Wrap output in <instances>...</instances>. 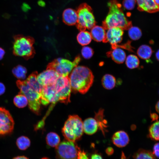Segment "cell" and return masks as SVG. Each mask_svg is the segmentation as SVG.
<instances>
[{
    "mask_svg": "<svg viewBox=\"0 0 159 159\" xmlns=\"http://www.w3.org/2000/svg\"><path fill=\"white\" fill-rule=\"evenodd\" d=\"M80 59L79 56L76 57L73 61L59 58L49 64L47 67L53 69L59 76H68L73 69L77 66Z\"/></svg>",
    "mask_w": 159,
    "mask_h": 159,
    "instance_id": "cell-7",
    "label": "cell"
},
{
    "mask_svg": "<svg viewBox=\"0 0 159 159\" xmlns=\"http://www.w3.org/2000/svg\"><path fill=\"white\" fill-rule=\"evenodd\" d=\"M107 6L109 11L102 24L105 29L119 27L123 30H128L132 26L131 21L127 18L121 5L117 0H110Z\"/></svg>",
    "mask_w": 159,
    "mask_h": 159,
    "instance_id": "cell-1",
    "label": "cell"
},
{
    "mask_svg": "<svg viewBox=\"0 0 159 159\" xmlns=\"http://www.w3.org/2000/svg\"><path fill=\"white\" fill-rule=\"evenodd\" d=\"M46 141L47 145L52 147H56L60 143V138L56 133L51 132L47 135Z\"/></svg>",
    "mask_w": 159,
    "mask_h": 159,
    "instance_id": "cell-24",
    "label": "cell"
},
{
    "mask_svg": "<svg viewBox=\"0 0 159 159\" xmlns=\"http://www.w3.org/2000/svg\"><path fill=\"white\" fill-rule=\"evenodd\" d=\"M136 3V0H123L122 4L126 9L130 10L134 8Z\"/></svg>",
    "mask_w": 159,
    "mask_h": 159,
    "instance_id": "cell-32",
    "label": "cell"
},
{
    "mask_svg": "<svg viewBox=\"0 0 159 159\" xmlns=\"http://www.w3.org/2000/svg\"><path fill=\"white\" fill-rule=\"evenodd\" d=\"M78 159H89L86 153L84 151L81 150L79 153Z\"/></svg>",
    "mask_w": 159,
    "mask_h": 159,
    "instance_id": "cell-36",
    "label": "cell"
},
{
    "mask_svg": "<svg viewBox=\"0 0 159 159\" xmlns=\"http://www.w3.org/2000/svg\"><path fill=\"white\" fill-rule=\"evenodd\" d=\"M83 127L84 132L89 135L95 133L98 128L97 121L95 118L92 117L87 118L84 121Z\"/></svg>",
    "mask_w": 159,
    "mask_h": 159,
    "instance_id": "cell-16",
    "label": "cell"
},
{
    "mask_svg": "<svg viewBox=\"0 0 159 159\" xmlns=\"http://www.w3.org/2000/svg\"><path fill=\"white\" fill-rule=\"evenodd\" d=\"M128 36L132 40H138L142 36L141 31L138 27L132 26L128 29Z\"/></svg>",
    "mask_w": 159,
    "mask_h": 159,
    "instance_id": "cell-30",
    "label": "cell"
},
{
    "mask_svg": "<svg viewBox=\"0 0 159 159\" xmlns=\"http://www.w3.org/2000/svg\"><path fill=\"white\" fill-rule=\"evenodd\" d=\"M41 159H49L47 157H44V158H42Z\"/></svg>",
    "mask_w": 159,
    "mask_h": 159,
    "instance_id": "cell-48",
    "label": "cell"
},
{
    "mask_svg": "<svg viewBox=\"0 0 159 159\" xmlns=\"http://www.w3.org/2000/svg\"><path fill=\"white\" fill-rule=\"evenodd\" d=\"M68 78L72 90L84 94L92 85L94 77L88 67L77 66L72 71Z\"/></svg>",
    "mask_w": 159,
    "mask_h": 159,
    "instance_id": "cell-2",
    "label": "cell"
},
{
    "mask_svg": "<svg viewBox=\"0 0 159 159\" xmlns=\"http://www.w3.org/2000/svg\"><path fill=\"white\" fill-rule=\"evenodd\" d=\"M152 53L151 47L146 44L141 45L137 51V54L139 57L147 61L150 58Z\"/></svg>",
    "mask_w": 159,
    "mask_h": 159,
    "instance_id": "cell-20",
    "label": "cell"
},
{
    "mask_svg": "<svg viewBox=\"0 0 159 159\" xmlns=\"http://www.w3.org/2000/svg\"><path fill=\"white\" fill-rule=\"evenodd\" d=\"M16 83L20 90L19 93L24 95L27 98L29 109L36 114H39L41 104V93L29 86L26 80H19Z\"/></svg>",
    "mask_w": 159,
    "mask_h": 159,
    "instance_id": "cell-5",
    "label": "cell"
},
{
    "mask_svg": "<svg viewBox=\"0 0 159 159\" xmlns=\"http://www.w3.org/2000/svg\"><path fill=\"white\" fill-rule=\"evenodd\" d=\"M16 143L18 148L21 150H24L28 148L30 145L31 141L27 137L22 136L16 140Z\"/></svg>",
    "mask_w": 159,
    "mask_h": 159,
    "instance_id": "cell-26",
    "label": "cell"
},
{
    "mask_svg": "<svg viewBox=\"0 0 159 159\" xmlns=\"http://www.w3.org/2000/svg\"><path fill=\"white\" fill-rule=\"evenodd\" d=\"M138 9L140 11H145L150 13L157 12L159 6L157 5L153 0H136Z\"/></svg>",
    "mask_w": 159,
    "mask_h": 159,
    "instance_id": "cell-13",
    "label": "cell"
},
{
    "mask_svg": "<svg viewBox=\"0 0 159 159\" xmlns=\"http://www.w3.org/2000/svg\"><path fill=\"white\" fill-rule=\"evenodd\" d=\"M83 132L82 121L77 115H69L62 129L65 138L67 140L73 142L80 138Z\"/></svg>",
    "mask_w": 159,
    "mask_h": 159,
    "instance_id": "cell-3",
    "label": "cell"
},
{
    "mask_svg": "<svg viewBox=\"0 0 159 159\" xmlns=\"http://www.w3.org/2000/svg\"><path fill=\"white\" fill-rule=\"evenodd\" d=\"M155 4L159 6V0H153Z\"/></svg>",
    "mask_w": 159,
    "mask_h": 159,
    "instance_id": "cell-47",
    "label": "cell"
},
{
    "mask_svg": "<svg viewBox=\"0 0 159 159\" xmlns=\"http://www.w3.org/2000/svg\"><path fill=\"white\" fill-rule=\"evenodd\" d=\"M34 39L29 36L17 35L14 37L13 53L16 56L25 59L32 58L34 55Z\"/></svg>",
    "mask_w": 159,
    "mask_h": 159,
    "instance_id": "cell-4",
    "label": "cell"
},
{
    "mask_svg": "<svg viewBox=\"0 0 159 159\" xmlns=\"http://www.w3.org/2000/svg\"><path fill=\"white\" fill-rule=\"evenodd\" d=\"M106 151H107V153H109L110 154V153H111L110 152H112V151H113L112 149V148L110 147L109 148L107 149Z\"/></svg>",
    "mask_w": 159,
    "mask_h": 159,
    "instance_id": "cell-45",
    "label": "cell"
},
{
    "mask_svg": "<svg viewBox=\"0 0 159 159\" xmlns=\"http://www.w3.org/2000/svg\"><path fill=\"white\" fill-rule=\"evenodd\" d=\"M21 8L22 11L24 12H27L30 9V7L29 5L26 3H23Z\"/></svg>",
    "mask_w": 159,
    "mask_h": 159,
    "instance_id": "cell-35",
    "label": "cell"
},
{
    "mask_svg": "<svg viewBox=\"0 0 159 159\" xmlns=\"http://www.w3.org/2000/svg\"><path fill=\"white\" fill-rule=\"evenodd\" d=\"M91 159H103V158L100 155L95 153L91 155Z\"/></svg>",
    "mask_w": 159,
    "mask_h": 159,
    "instance_id": "cell-39",
    "label": "cell"
},
{
    "mask_svg": "<svg viewBox=\"0 0 159 159\" xmlns=\"http://www.w3.org/2000/svg\"><path fill=\"white\" fill-rule=\"evenodd\" d=\"M101 82L103 87L107 90H111L113 88L116 82L115 77L109 74H106L103 76Z\"/></svg>",
    "mask_w": 159,
    "mask_h": 159,
    "instance_id": "cell-22",
    "label": "cell"
},
{
    "mask_svg": "<svg viewBox=\"0 0 159 159\" xmlns=\"http://www.w3.org/2000/svg\"><path fill=\"white\" fill-rule=\"evenodd\" d=\"M125 64L130 69L138 68L139 65L140 61L138 57L134 54H130L126 58Z\"/></svg>",
    "mask_w": 159,
    "mask_h": 159,
    "instance_id": "cell-27",
    "label": "cell"
},
{
    "mask_svg": "<svg viewBox=\"0 0 159 159\" xmlns=\"http://www.w3.org/2000/svg\"><path fill=\"white\" fill-rule=\"evenodd\" d=\"M63 21L69 25H73L77 24V11L68 8L65 9L62 14Z\"/></svg>",
    "mask_w": 159,
    "mask_h": 159,
    "instance_id": "cell-15",
    "label": "cell"
},
{
    "mask_svg": "<svg viewBox=\"0 0 159 159\" xmlns=\"http://www.w3.org/2000/svg\"><path fill=\"white\" fill-rule=\"evenodd\" d=\"M91 29L90 33L92 38L97 42H103L106 36L105 29L103 27L95 25Z\"/></svg>",
    "mask_w": 159,
    "mask_h": 159,
    "instance_id": "cell-17",
    "label": "cell"
},
{
    "mask_svg": "<svg viewBox=\"0 0 159 159\" xmlns=\"http://www.w3.org/2000/svg\"><path fill=\"white\" fill-rule=\"evenodd\" d=\"M38 4L39 5L42 6H43L44 5V2L41 0L39 1L38 2Z\"/></svg>",
    "mask_w": 159,
    "mask_h": 159,
    "instance_id": "cell-44",
    "label": "cell"
},
{
    "mask_svg": "<svg viewBox=\"0 0 159 159\" xmlns=\"http://www.w3.org/2000/svg\"><path fill=\"white\" fill-rule=\"evenodd\" d=\"M77 39L80 45L85 46L89 44L92 40L90 33L85 30H81L78 34Z\"/></svg>",
    "mask_w": 159,
    "mask_h": 159,
    "instance_id": "cell-21",
    "label": "cell"
},
{
    "mask_svg": "<svg viewBox=\"0 0 159 159\" xmlns=\"http://www.w3.org/2000/svg\"><path fill=\"white\" fill-rule=\"evenodd\" d=\"M155 57L156 59L159 60V50H158L157 52L155 53Z\"/></svg>",
    "mask_w": 159,
    "mask_h": 159,
    "instance_id": "cell-46",
    "label": "cell"
},
{
    "mask_svg": "<svg viewBox=\"0 0 159 159\" xmlns=\"http://www.w3.org/2000/svg\"><path fill=\"white\" fill-rule=\"evenodd\" d=\"M5 53V52L4 49L0 47V60L3 59Z\"/></svg>",
    "mask_w": 159,
    "mask_h": 159,
    "instance_id": "cell-40",
    "label": "cell"
},
{
    "mask_svg": "<svg viewBox=\"0 0 159 159\" xmlns=\"http://www.w3.org/2000/svg\"><path fill=\"white\" fill-rule=\"evenodd\" d=\"M150 117L152 120V121H157L158 118V115L156 113H153L150 114Z\"/></svg>",
    "mask_w": 159,
    "mask_h": 159,
    "instance_id": "cell-37",
    "label": "cell"
},
{
    "mask_svg": "<svg viewBox=\"0 0 159 159\" xmlns=\"http://www.w3.org/2000/svg\"><path fill=\"white\" fill-rule=\"evenodd\" d=\"M116 48H123L127 50L130 52H133L132 49L133 47L131 46V42L129 41H128L126 43L122 45H119L117 44L111 46L112 49Z\"/></svg>",
    "mask_w": 159,
    "mask_h": 159,
    "instance_id": "cell-33",
    "label": "cell"
},
{
    "mask_svg": "<svg viewBox=\"0 0 159 159\" xmlns=\"http://www.w3.org/2000/svg\"><path fill=\"white\" fill-rule=\"evenodd\" d=\"M12 159H29L26 157L24 156H18L13 158Z\"/></svg>",
    "mask_w": 159,
    "mask_h": 159,
    "instance_id": "cell-41",
    "label": "cell"
},
{
    "mask_svg": "<svg viewBox=\"0 0 159 159\" xmlns=\"http://www.w3.org/2000/svg\"><path fill=\"white\" fill-rule=\"evenodd\" d=\"M159 122L156 121L149 129V136L152 140L158 141L159 139Z\"/></svg>",
    "mask_w": 159,
    "mask_h": 159,
    "instance_id": "cell-25",
    "label": "cell"
},
{
    "mask_svg": "<svg viewBox=\"0 0 159 159\" xmlns=\"http://www.w3.org/2000/svg\"><path fill=\"white\" fill-rule=\"evenodd\" d=\"M81 150L75 142L64 141L56 147L58 159H78Z\"/></svg>",
    "mask_w": 159,
    "mask_h": 159,
    "instance_id": "cell-8",
    "label": "cell"
},
{
    "mask_svg": "<svg viewBox=\"0 0 159 159\" xmlns=\"http://www.w3.org/2000/svg\"><path fill=\"white\" fill-rule=\"evenodd\" d=\"M12 72L13 74L16 77L22 80H24L26 77L27 70L23 66L19 65L14 67Z\"/></svg>",
    "mask_w": 159,
    "mask_h": 159,
    "instance_id": "cell-29",
    "label": "cell"
},
{
    "mask_svg": "<svg viewBox=\"0 0 159 159\" xmlns=\"http://www.w3.org/2000/svg\"><path fill=\"white\" fill-rule=\"evenodd\" d=\"M94 52L93 49L90 47L87 46H84L81 50V54L85 59H89L93 56Z\"/></svg>",
    "mask_w": 159,
    "mask_h": 159,
    "instance_id": "cell-31",
    "label": "cell"
},
{
    "mask_svg": "<svg viewBox=\"0 0 159 159\" xmlns=\"http://www.w3.org/2000/svg\"><path fill=\"white\" fill-rule=\"evenodd\" d=\"M112 143L115 146L122 148L125 146L129 143L130 139L126 132L119 130L115 132L112 137Z\"/></svg>",
    "mask_w": 159,
    "mask_h": 159,
    "instance_id": "cell-12",
    "label": "cell"
},
{
    "mask_svg": "<svg viewBox=\"0 0 159 159\" xmlns=\"http://www.w3.org/2000/svg\"><path fill=\"white\" fill-rule=\"evenodd\" d=\"M13 102L19 108H23L28 104V101L26 97L21 94L16 95L14 98Z\"/></svg>",
    "mask_w": 159,
    "mask_h": 159,
    "instance_id": "cell-28",
    "label": "cell"
},
{
    "mask_svg": "<svg viewBox=\"0 0 159 159\" xmlns=\"http://www.w3.org/2000/svg\"><path fill=\"white\" fill-rule=\"evenodd\" d=\"M6 88L4 84L0 82V95H3L5 91Z\"/></svg>",
    "mask_w": 159,
    "mask_h": 159,
    "instance_id": "cell-38",
    "label": "cell"
},
{
    "mask_svg": "<svg viewBox=\"0 0 159 159\" xmlns=\"http://www.w3.org/2000/svg\"><path fill=\"white\" fill-rule=\"evenodd\" d=\"M14 122L8 110L0 107V135L11 132L14 129Z\"/></svg>",
    "mask_w": 159,
    "mask_h": 159,
    "instance_id": "cell-9",
    "label": "cell"
},
{
    "mask_svg": "<svg viewBox=\"0 0 159 159\" xmlns=\"http://www.w3.org/2000/svg\"><path fill=\"white\" fill-rule=\"evenodd\" d=\"M120 159H128L125 156L124 153L122 152Z\"/></svg>",
    "mask_w": 159,
    "mask_h": 159,
    "instance_id": "cell-43",
    "label": "cell"
},
{
    "mask_svg": "<svg viewBox=\"0 0 159 159\" xmlns=\"http://www.w3.org/2000/svg\"><path fill=\"white\" fill-rule=\"evenodd\" d=\"M104 110L102 108L100 109L98 112L95 113V119L97 123L98 128L101 131L104 135L107 132V121L104 119Z\"/></svg>",
    "mask_w": 159,
    "mask_h": 159,
    "instance_id": "cell-18",
    "label": "cell"
},
{
    "mask_svg": "<svg viewBox=\"0 0 159 159\" xmlns=\"http://www.w3.org/2000/svg\"><path fill=\"white\" fill-rule=\"evenodd\" d=\"M107 30L103 42H108L112 46L117 44L121 42L124 34L122 29L119 27H115Z\"/></svg>",
    "mask_w": 159,
    "mask_h": 159,
    "instance_id": "cell-11",
    "label": "cell"
},
{
    "mask_svg": "<svg viewBox=\"0 0 159 159\" xmlns=\"http://www.w3.org/2000/svg\"><path fill=\"white\" fill-rule=\"evenodd\" d=\"M159 102L158 101L156 103L155 106V108L156 111L159 113Z\"/></svg>",
    "mask_w": 159,
    "mask_h": 159,
    "instance_id": "cell-42",
    "label": "cell"
},
{
    "mask_svg": "<svg viewBox=\"0 0 159 159\" xmlns=\"http://www.w3.org/2000/svg\"><path fill=\"white\" fill-rule=\"evenodd\" d=\"M77 28L80 31L91 29L95 25L96 21L92 9L88 5L83 4L79 7L77 11Z\"/></svg>",
    "mask_w": 159,
    "mask_h": 159,
    "instance_id": "cell-6",
    "label": "cell"
},
{
    "mask_svg": "<svg viewBox=\"0 0 159 159\" xmlns=\"http://www.w3.org/2000/svg\"><path fill=\"white\" fill-rule=\"evenodd\" d=\"M133 159H157L150 151L142 149H139L133 156Z\"/></svg>",
    "mask_w": 159,
    "mask_h": 159,
    "instance_id": "cell-23",
    "label": "cell"
},
{
    "mask_svg": "<svg viewBox=\"0 0 159 159\" xmlns=\"http://www.w3.org/2000/svg\"><path fill=\"white\" fill-rule=\"evenodd\" d=\"M37 74L36 72L32 73L26 81L29 86L41 93L43 87L40 84L38 80Z\"/></svg>",
    "mask_w": 159,
    "mask_h": 159,
    "instance_id": "cell-19",
    "label": "cell"
},
{
    "mask_svg": "<svg viewBox=\"0 0 159 159\" xmlns=\"http://www.w3.org/2000/svg\"><path fill=\"white\" fill-rule=\"evenodd\" d=\"M152 153L156 158H159V143H158L154 145Z\"/></svg>",
    "mask_w": 159,
    "mask_h": 159,
    "instance_id": "cell-34",
    "label": "cell"
},
{
    "mask_svg": "<svg viewBox=\"0 0 159 159\" xmlns=\"http://www.w3.org/2000/svg\"><path fill=\"white\" fill-rule=\"evenodd\" d=\"M106 55L108 57H111L112 60L117 64L122 63L126 58L125 51L120 48H116L107 52Z\"/></svg>",
    "mask_w": 159,
    "mask_h": 159,
    "instance_id": "cell-14",
    "label": "cell"
},
{
    "mask_svg": "<svg viewBox=\"0 0 159 159\" xmlns=\"http://www.w3.org/2000/svg\"><path fill=\"white\" fill-rule=\"evenodd\" d=\"M59 76L53 69L47 68L37 74V79L40 84L43 87L53 84Z\"/></svg>",
    "mask_w": 159,
    "mask_h": 159,
    "instance_id": "cell-10",
    "label": "cell"
}]
</instances>
